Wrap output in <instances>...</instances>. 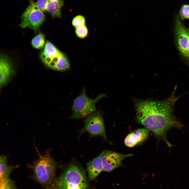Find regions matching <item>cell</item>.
Segmentation results:
<instances>
[{
	"label": "cell",
	"mask_w": 189,
	"mask_h": 189,
	"mask_svg": "<svg viewBox=\"0 0 189 189\" xmlns=\"http://www.w3.org/2000/svg\"><path fill=\"white\" fill-rule=\"evenodd\" d=\"M13 70V64L10 59L3 54L0 58V85L2 87L8 81Z\"/></svg>",
	"instance_id": "cell-11"
},
{
	"label": "cell",
	"mask_w": 189,
	"mask_h": 189,
	"mask_svg": "<svg viewBox=\"0 0 189 189\" xmlns=\"http://www.w3.org/2000/svg\"><path fill=\"white\" fill-rule=\"evenodd\" d=\"M75 32L76 35L82 39L86 37L88 34V29L85 25L76 28Z\"/></svg>",
	"instance_id": "cell-16"
},
{
	"label": "cell",
	"mask_w": 189,
	"mask_h": 189,
	"mask_svg": "<svg viewBox=\"0 0 189 189\" xmlns=\"http://www.w3.org/2000/svg\"><path fill=\"white\" fill-rule=\"evenodd\" d=\"M36 149L38 158L30 166L33 169L36 180L41 184L49 188L55 179L57 162L51 156L49 150L41 154Z\"/></svg>",
	"instance_id": "cell-3"
},
{
	"label": "cell",
	"mask_w": 189,
	"mask_h": 189,
	"mask_svg": "<svg viewBox=\"0 0 189 189\" xmlns=\"http://www.w3.org/2000/svg\"><path fill=\"white\" fill-rule=\"evenodd\" d=\"M102 154L103 152L86 164L88 177L90 181L94 180L103 171L101 161Z\"/></svg>",
	"instance_id": "cell-12"
},
{
	"label": "cell",
	"mask_w": 189,
	"mask_h": 189,
	"mask_svg": "<svg viewBox=\"0 0 189 189\" xmlns=\"http://www.w3.org/2000/svg\"><path fill=\"white\" fill-rule=\"evenodd\" d=\"M149 130L145 127L135 130L128 134L124 140L125 145L133 148L143 143L148 137Z\"/></svg>",
	"instance_id": "cell-10"
},
{
	"label": "cell",
	"mask_w": 189,
	"mask_h": 189,
	"mask_svg": "<svg viewBox=\"0 0 189 189\" xmlns=\"http://www.w3.org/2000/svg\"><path fill=\"white\" fill-rule=\"evenodd\" d=\"M174 93L162 101L143 100L135 105L137 121L151 131L158 140L164 141L169 148L173 145L167 139L168 131L173 128L182 130L184 127L174 114V105L180 97Z\"/></svg>",
	"instance_id": "cell-1"
},
{
	"label": "cell",
	"mask_w": 189,
	"mask_h": 189,
	"mask_svg": "<svg viewBox=\"0 0 189 189\" xmlns=\"http://www.w3.org/2000/svg\"><path fill=\"white\" fill-rule=\"evenodd\" d=\"M133 155L132 154H123L110 150L103 151L101 157L103 171L110 172L122 166V161L125 158Z\"/></svg>",
	"instance_id": "cell-8"
},
{
	"label": "cell",
	"mask_w": 189,
	"mask_h": 189,
	"mask_svg": "<svg viewBox=\"0 0 189 189\" xmlns=\"http://www.w3.org/2000/svg\"><path fill=\"white\" fill-rule=\"evenodd\" d=\"M7 156L1 155L0 157V181L9 178V175L15 167L7 163Z\"/></svg>",
	"instance_id": "cell-14"
},
{
	"label": "cell",
	"mask_w": 189,
	"mask_h": 189,
	"mask_svg": "<svg viewBox=\"0 0 189 189\" xmlns=\"http://www.w3.org/2000/svg\"><path fill=\"white\" fill-rule=\"evenodd\" d=\"M86 20L83 15H79L75 17L72 21V24L75 28L80 26L85 25Z\"/></svg>",
	"instance_id": "cell-18"
},
{
	"label": "cell",
	"mask_w": 189,
	"mask_h": 189,
	"mask_svg": "<svg viewBox=\"0 0 189 189\" xmlns=\"http://www.w3.org/2000/svg\"><path fill=\"white\" fill-rule=\"evenodd\" d=\"M82 90V92L73 100L71 108L72 114L69 117L70 119H82L96 112V103L105 96V95L102 94L94 98H91L86 94L84 88Z\"/></svg>",
	"instance_id": "cell-5"
},
{
	"label": "cell",
	"mask_w": 189,
	"mask_h": 189,
	"mask_svg": "<svg viewBox=\"0 0 189 189\" xmlns=\"http://www.w3.org/2000/svg\"><path fill=\"white\" fill-rule=\"evenodd\" d=\"M29 4L21 16L19 26L23 29L29 28L36 32L43 23L45 16L33 0H29Z\"/></svg>",
	"instance_id": "cell-6"
},
{
	"label": "cell",
	"mask_w": 189,
	"mask_h": 189,
	"mask_svg": "<svg viewBox=\"0 0 189 189\" xmlns=\"http://www.w3.org/2000/svg\"><path fill=\"white\" fill-rule=\"evenodd\" d=\"M0 189H17L13 181L9 178L0 182Z\"/></svg>",
	"instance_id": "cell-17"
},
{
	"label": "cell",
	"mask_w": 189,
	"mask_h": 189,
	"mask_svg": "<svg viewBox=\"0 0 189 189\" xmlns=\"http://www.w3.org/2000/svg\"><path fill=\"white\" fill-rule=\"evenodd\" d=\"M180 15L181 19L189 18V5L184 4L182 6Z\"/></svg>",
	"instance_id": "cell-19"
},
{
	"label": "cell",
	"mask_w": 189,
	"mask_h": 189,
	"mask_svg": "<svg viewBox=\"0 0 189 189\" xmlns=\"http://www.w3.org/2000/svg\"><path fill=\"white\" fill-rule=\"evenodd\" d=\"M31 44L34 48L41 49L44 46L45 44V38L44 35L41 32L35 36L32 40Z\"/></svg>",
	"instance_id": "cell-15"
},
{
	"label": "cell",
	"mask_w": 189,
	"mask_h": 189,
	"mask_svg": "<svg viewBox=\"0 0 189 189\" xmlns=\"http://www.w3.org/2000/svg\"><path fill=\"white\" fill-rule=\"evenodd\" d=\"M175 32L179 50L183 56L188 57L187 50L188 39V29L185 27L178 17L176 19Z\"/></svg>",
	"instance_id": "cell-9"
},
{
	"label": "cell",
	"mask_w": 189,
	"mask_h": 189,
	"mask_svg": "<svg viewBox=\"0 0 189 189\" xmlns=\"http://www.w3.org/2000/svg\"><path fill=\"white\" fill-rule=\"evenodd\" d=\"M49 0H38L35 2L38 7L43 12H45L46 6Z\"/></svg>",
	"instance_id": "cell-20"
},
{
	"label": "cell",
	"mask_w": 189,
	"mask_h": 189,
	"mask_svg": "<svg viewBox=\"0 0 189 189\" xmlns=\"http://www.w3.org/2000/svg\"><path fill=\"white\" fill-rule=\"evenodd\" d=\"M188 41L187 44V50L188 53V57H189V30L188 29Z\"/></svg>",
	"instance_id": "cell-21"
},
{
	"label": "cell",
	"mask_w": 189,
	"mask_h": 189,
	"mask_svg": "<svg viewBox=\"0 0 189 189\" xmlns=\"http://www.w3.org/2000/svg\"><path fill=\"white\" fill-rule=\"evenodd\" d=\"M84 122V127L78 131L80 135L87 132L90 134V137L100 136L111 143L107 140L103 120L100 113L96 112L86 117Z\"/></svg>",
	"instance_id": "cell-7"
},
{
	"label": "cell",
	"mask_w": 189,
	"mask_h": 189,
	"mask_svg": "<svg viewBox=\"0 0 189 189\" xmlns=\"http://www.w3.org/2000/svg\"><path fill=\"white\" fill-rule=\"evenodd\" d=\"M40 57L42 62L52 69L64 71L70 68V62L66 55L49 41L46 43Z\"/></svg>",
	"instance_id": "cell-4"
},
{
	"label": "cell",
	"mask_w": 189,
	"mask_h": 189,
	"mask_svg": "<svg viewBox=\"0 0 189 189\" xmlns=\"http://www.w3.org/2000/svg\"><path fill=\"white\" fill-rule=\"evenodd\" d=\"M64 3V0H49L46 6L45 12L53 18H61Z\"/></svg>",
	"instance_id": "cell-13"
},
{
	"label": "cell",
	"mask_w": 189,
	"mask_h": 189,
	"mask_svg": "<svg viewBox=\"0 0 189 189\" xmlns=\"http://www.w3.org/2000/svg\"><path fill=\"white\" fill-rule=\"evenodd\" d=\"M89 184L84 170L72 163L56 178L49 189H88Z\"/></svg>",
	"instance_id": "cell-2"
}]
</instances>
